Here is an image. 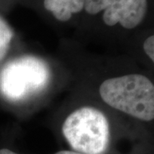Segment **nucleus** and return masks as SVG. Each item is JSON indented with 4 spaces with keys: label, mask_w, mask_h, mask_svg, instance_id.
<instances>
[{
    "label": "nucleus",
    "mask_w": 154,
    "mask_h": 154,
    "mask_svg": "<svg viewBox=\"0 0 154 154\" xmlns=\"http://www.w3.org/2000/svg\"><path fill=\"white\" fill-rule=\"evenodd\" d=\"M45 21L57 28H76L85 0H24Z\"/></svg>",
    "instance_id": "nucleus-4"
},
{
    "label": "nucleus",
    "mask_w": 154,
    "mask_h": 154,
    "mask_svg": "<svg viewBox=\"0 0 154 154\" xmlns=\"http://www.w3.org/2000/svg\"><path fill=\"white\" fill-rule=\"evenodd\" d=\"M142 47L146 56L154 63V34L150 35L144 40Z\"/></svg>",
    "instance_id": "nucleus-6"
},
{
    "label": "nucleus",
    "mask_w": 154,
    "mask_h": 154,
    "mask_svg": "<svg viewBox=\"0 0 154 154\" xmlns=\"http://www.w3.org/2000/svg\"><path fill=\"white\" fill-rule=\"evenodd\" d=\"M57 69L42 56L25 53L11 59L0 70V94L13 104H40L57 86Z\"/></svg>",
    "instance_id": "nucleus-2"
},
{
    "label": "nucleus",
    "mask_w": 154,
    "mask_h": 154,
    "mask_svg": "<svg viewBox=\"0 0 154 154\" xmlns=\"http://www.w3.org/2000/svg\"><path fill=\"white\" fill-rule=\"evenodd\" d=\"M0 154H19L16 152H14V151H12L11 149H8V148H2L0 149Z\"/></svg>",
    "instance_id": "nucleus-8"
},
{
    "label": "nucleus",
    "mask_w": 154,
    "mask_h": 154,
    "mask_svg": "<svg viewBox=\"0 0 154 154\" xmlns=\"http://www.w3.org/2000/svg\"><path fill=\"white\" fill-rule=\"evenodd\" d=\"M63 104L54 126L69 150L84 154L107 153L112 138L108 109L75 89Z\"/></svg>",
    "instance_id": "nucleus-1"
},
{
    "label": "nucleus",
    "mask_w": 154,
    "mask_h": 154,
    "mask_svg": "<svg viewBox=\"0 0 154 154\" xmlns=\"http://www.w3.org/2000/svg\"><path fill=\"white\" fill-rule=\"evenodd\" d=\"M15 38V33L9 23L0 17V63L5 58Z\"/></svg>",
    "instance_id": "nucleus-5"
},
{
    "label": "nucleus",
    "mask_w": 154,
    "mask_h": 154,
    "mask_svg": "<svg viewBox=\"0 0 154 154\" xmlns=\"http://www.w3.org/2000/svg\"><path fill=\"white\" fill-rule=\"evenodd\" d=\"M147 11L148 0H85L75 30L82 38L98 41L107 30L138 28Z\"/></svg>",
    "instance_id": "nucleus-3"
},
{
    "label": "nucleus",
    "mask_w": 154,
    "mask_h": 154,
    "mask_svg": "<svg viewBox=\"0 0 154 154\" xmlns=\"http://www.w3.org/2000/svg\"><path fill=\"white\" fill-rule=\"evenodd\" d=\"M54 154H84V153L77 152L72 151V150H69V149H63V150H60V151L56 152Z\"/></svg>",
    "instance_id": "nucleus-7"
}]
</instances>
